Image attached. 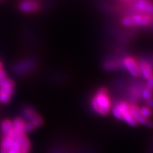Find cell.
Masks as SVG:
<instances>
[{
  "label": "cell",
  "mask_w": 153,
  "mask_h": 153,
  "mask_svg": "<svg viewBox=\"0 0 153 153\" xmlns=\"http://www.w3.org/2000/svg\"><path fill=\"white\" fill-rule=\"evenodd\" d=\"M19 9L24 12H33L39 9V5L35 1H26L20 4Z\"/></svg>",
  "instance_id": "ba28073f"
},
{
  "label": "cell",
  "mask_w": 153,
  "mask_h": 153,
  "mask_svg": "<svg viewBox=\"0 0 153 153\" xmlns=\"http://www.w3.org/2000/svg\"><path fill=\"white\" fill-rule=\"evenodd\" d=\"M140 74L143 75V77L145 79L148 80L149 78L152 76V68L148 62H145V61H141L140 63L138 65Z\"/></svg>",
  "instance_id": "52a82bcc"
},
{
  "label": "cell",
  "mask_w": 153,
  "mask_h": 153,
  "mask_svg": "<svg viewBox=\"0 0 153 153\" xmlns=\"http://www.w3.org/2000/svg\"><path fill=\"white\" fill-rule=\"evenodd\" d=\"M13 142V137L9 136L8 135H4L3 137L2 141H1V148L5 149V150H9L10 148L11 143Z\"/></svg>",
  "instance_id": "8fae6325"
},
{
  "label": "cell",
  "mask_w": 153,
  "mask_h": 153,
  "mask_svg": "<svg viewBox=\"0 0 153 153\" xmlns=\"http://www.w3.org/2000/svg\"><path fill=\"white\" fill-rule=\"evenodd\" d=\"M152 22L151 14H137L126 16L122 19V24L126 26H146Z\"/></svg>",
  "instance_id": "7a4b0ae2"
},
{
  "label": "cell",
  "mask_w": 153,
  "mask_h": 153,
  "mask_svg": "<svg viewBox=\"0 0 153 153\" xmlns=\"http://www.w3.org/2000/svg\"><path fill=\"white\" fill-rule=\"evenodd\" d=\"M13 129L12 121L9 119H6L1 122V130L4 135L8 134Z\"/></svg>",
  "instance_id": "9c48e42d"
},
{
  "label": "cell",
  "mask_w": 153,
  "mask_h": 153,
  "mask_svg": "<svg viewBox=\"0 0 153 153\" xmlns=\"http://www.w3.org/2000/svg\"><path fill=\"white\" fill-rule=\"evenodd\" d=\"M91 106L94 110L99 114L106 116L108 114L111 108V102L108 91L106 88L102 87L99 89L91 99Z\"/></svg>",
  "instance_id": "6da1fadb"
},
{
  "label": "cell",
  "mask_w": 153,
  "mask_h": 153,
  "mask_svg": "<svg viewBox=\"0 0 153 153\" xmlns=\"http://www.w3.org/2000/svg\"><path fill=\"white\" fill-rule=\"evenodd\" d=\"M0 1H1V0H0Z\"/></svg>",
  "instance_id": "7402d4cb"
},
{
  "label": "cell",
  "mask_w": 153,
  "mask_h": 153,
  "mask_svg": "<svg viewBox=\"0 0 153 153\" xmlns=\"http://www.w3.org/2000/svg\"><path fill=\"white\" fill-rule=\"evenodd\" d=\"M29 123H31L32 125H33L34 127L36 128L37 127H40V126L43 125V118L40 116V115L37 114L36 116H34V117L30 120Z\"/></svg>",
  "instance_id": "7c38bea8"
},
{
  "label": "cell",
  "mask_w": 153,
  "mask_h": 153,
  "mask_svg": "<svg viewBox=\"0 0 153 153\" xmlns=\"http://www.w3.org/2000/svg\"><path fill=\"white\" fill-rule=\"evenodd\" d=\"M116 107H117L118 111H119L122 120H125L126 123H128L131 126H135L137 125V123L134 119L131 111H130L128 103L122 101V102L118 103L116 105Z\"/></svg>",
  "instance_id": "3957f363"
},
{
  "label": "cell",
  "mask_w": 153,
  "mask_h": 153,
  "mask_svg": "<svg viewBox=\"0 0 153 153\" xmlns=\"http://www.w3.org/2000/svg\"><path fill=\"white\" fill-rule=\"evenodd\" d=\"M140 113L142 116L146 119L150 117L151 116V110L148 106H143L142 108H140Z\"/></svg>",
  "instance_id": "4fadbf2b"
},
{
  "label": "cell",
  "mask_w": 153,
  "mask_h": 153,
  "mask_svg": "<svg viewBox=\"0 0 153 153\" xmlns=\"http://www.w3.org/2000/svg\"><path fill=\"white\" fill-rule=\"evenodd\" d=\"M129 108L130 111H131L132 116H133L134 119L135 120V121H136L137 123L145 124V122L147 121L148 119L145 118L142 116L139 107L137 106L136 104L132 103V104H129Z\"/></svg>",
  "instance_id": "8992f818"
},
{
  "label": "cell",
  "mask_w": 153,
  "mask_h": 153,
  "mask_svg": "<svg viewBox=\"0 0 153 153\" xmlns=\"http://www.w3.org/2000/svg\"><path fill=\"white\" fill-rule=\"evenodd\" d=\"M6 72L4 70H3V69H1L0 70V79H4L6 78Z\"/></svg>",
  "instance_id": "ac0fdd59"
},
{
  "label": "cell",
  "mask_w": 153,
  "mask_h": 153,
  "mask_svg": "<svg viewBox=\"0 0 153 153\" xmlns=\"http://www.w3.org/2000/svg\"><path fill=\"white\" fill-rule=\"evenodd\" d=\"M3 68V65H2V64H1V62H0V70H1V69H2Z\"/></svg>",
  "instance_id": "44dd1931"
},
{
  "label": "cell",
  "mask_w": 153,
  "mask_h": 153,
  "mask_svg": "<svg viewBox=\"0 0 153 153\" xmlns=\"http://www.w3.org/2000/svg\"><path fill=\"white\" fill-rule=\"evenodd\" d=\"M152 85H153V79H152V77L149 78V79H148V82H147V87L149 88V89H152Z\"/></svg>",
  "instance_id": "e0dca14e"
},
{
  "label": "cell",
  "mask_w": 153,
  "mask_h": 153,
  "mask_svg": "<svg viewBox=\"0 0 153 153\" xmlns=\"http://www.w3.org/2000/svg\"><path fill=\"white\" fill-rule=\"evenodd\" d=\"M133 8L141 14H151L152 12V4L150 0H135Z\"/></svg>",
  "instance_id": "277c9868"
},
{
  "label": "cell",
  "mask_w": 153,
  "mask_h": 153,
  "mask_svg": "<svg viewBox=\"0 0 153 153\" xmlns=\"http://www.w3.org/2000/svg\"><path fill=\"white\" fill-rule=\"evenodd\" d=\"M10 99L11 97L6 94L0 92V102L3 103V104H7L10 101Z\"/></svg>",
  "instance_id": "9a60e30c"
},
{
  "label": "cell",
  "mask_w": 153,
  "mask_h": 153,
  "mask_svg": "<svg viewBox=\"0 0 153 153\" xmlns=\"http://www.w3.org/2000/svg\"><path fill=\"white\" fill-rule=\"evenodd\" d=\"M123 64L127 70L131 73L133 76L137 77L140 76V70L138 64L136 62L133 57H126L123 60Z\"/></svg>",
  "instance_id": "5b68a950"
},
{
  "label": "cell",
  "mask_w": 153,
  "mask_h": 153,
  "mask_svg": "<svg viewBox=\"0 0 153 153\" xmlns=\"http://www.w3.org/2000/svg\"><path fill=\"white\" fill-rule=\"evenodd\" d=\"M0 153H7V150L1 148V150H0Z\"/></svg>",
  "instance_id": "ffe728a7"
},
{
  "label": "cell",
  "mask_w": 153,
  "mask_h": 153,
  "mask_svg": "<svg viewBox=\"0 0 153 153\" xmlns=\"http://www.w3.org/2000/svg\"><path fill=\"white\" fill-rule=\"evenodd\" d=\"M106 68L108 70L110 69H114V68H118V65L117 62H108L107 63V65Z\"/></svg>",
  "instance_id": "2e32d148"
},
{
  "label": "cell",
  "mask_w": 153,
  "mask_h": 153,
  "mask_svg": "<svg viewBox=\"0 0 153 153\" xmlns=\"http://www.w3.org/2000/svg\"><path fill=\"white\" fill-rule=\"evenodd\" d=\"M152 97L150 99H147V104H148V106L149 107V108H151L152 107Z\"/></svg>",
  "instance_id": "d6986e66"
},
{
  "label": "cell",
  "mask_w": 153,
  "mask_h": 153,
  "mask_svg": "<svg viewBox=\"0 0 153 153\" xmlns=\"http://www.w3.org/2000/svg\"><path fill=\"white\" fill-rule=\"evenodd\" d=\"M37 114H38V113L36 111V110L33 108H30V107L24 108V110H23V115H24V118H25V119L29 120V121Z\"/></svg>",
  "instance_id": "30bf717a"
},
{
  "label": "cell",
  "mask_w": 153,
  "mask_h": 153,
  "mask_svg": "<svg viewBox=\"0 0 153 153\" xmlns=\"http://www.w3.org/2000/svg\"><path fill=\"white\" fill-rule=\"evenodd\" d=\"M142 97L143 99H146V100L151 98V97H152V89H149L147 87L144 88L142 91Z\"/></svg>",
  "instance_id": "5bb4252c"
}]
</instances>
